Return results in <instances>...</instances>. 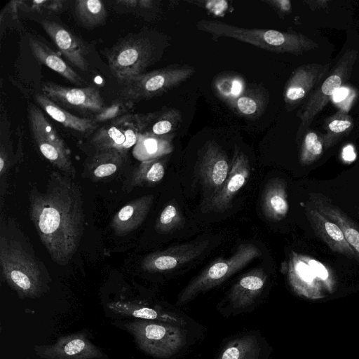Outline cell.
<instances>
[{
	"mask_svg": "<svg viewBox=\"0 0 359 359\" xmlns=\"http://www.w3.org/2000/svg\"><path fill=\"white\" fill-rule=\"evenodd\" d=\"M29 216L52 259L60 266L76 252L84 230L81 189L73 178L52 172L44 191H29Z\"/></svg>",
	"mask_w": 359,
	"mask_h": 359,
	"instance_id": "1",
	"label": "cell"
},
{
	"mask_svg": "<svg viewBox=\"0 0 359 359\" xmlns=\"http://www.w3.org/2000/svg\"><path fill=\"white\" fill-rule=\"evenodd\" d=\"M124 326L143 352L158 359H177L200 337L182 327L158 321L137 319Z\"/></svg>",
	"mask_w": 359,
	"mask_h": 359,
	"instance_id": "2",
	"label": "cell"
},
{
	"mask_svg": "<svg viewBox=\"0 0 359 359\" xmlns=\"http://www.w3.org/2000/svg\"><path fill=\"white\" fill-rule=\"evenodd\" d=\"M0 264L2 277L21 298H34L45 291L43 268L19 241L1 236Z\"/></svg>",
	"mask_w": 359,
	"mask_h": 359,
	"instance_id": "3",
	"label": "cell"
},
{
	"mask_svg": "<svg viewBox=\"0 0 359 359\" xmlns=\"http://www.w3.org/2000/svg\"><path fill=\"white\" fill-rule=\"evenodd\" d=\"M198 29L213 35L232 38L276 53H299L309 47L304 36L268 29L242 28L219 20H203Z\"/></svg>",
	"mask_w": 359,
	"mask_h": 359,
	"instance_id": "4",
	"label": "cell"
},
{
	"mask_svg": "<svg viewBox=\"0 0 359 359\" xmlns=\"http://www.w3.org/2000/svg\"><path fill=\"white\" fill-rule=\"evenodd\" d=\"M261 254L255 245L241 244L231 257L212 262L193 278L179 294L177 306H184L199 294L220 285Z\"/></svg>",
	"mask_w": 359,
	"mask_h": 359,
	"instance_id": "5",
	"label": "cell"
},
{
	"mask_svg": "<svg viewBox=\"0 0 359 359\" xmlns=\"http://www.w3.org/2000/svg\"><path fill=\"white\" fill-rule=\"evenodd\" d=\"M155 48L143 36H128L106 53L112 74L123 85L142 74L154 60Z\"/></svg>",
	"mask_w": 359,
	"mask_h": 359,
	"instance_id": "6",
	"label": "cell"
},
{
	"mask_svg": "<svg viewBox=\"0 0 359 359\" xmlns=\"http://www.w3.org/2000/svg\"><path fill=\"white\" fill-rule=\"evenodd\" d=\"M158 113L128 114L109 121L95 133L92 144L97 151L115 149L126 154Z\"/></svg>",
	"mask_w": 359,
	"mask_h": 359,
	"instance_id": "7",
	"label": "cell"
},
{
	"mask_svg": "<svg viewBox=\"0 0 359 359\" xmlns=\"http://www.w3.org/2000/svg\"><path fill=\"white\" fill-rule=\"evenodd\" d=\"M189 65H171L135 77L124 85L123 99L131 102L147 100L158 96L179 86L194 73Z\"/></svg>",
	"mask_w": 359,
	"mask_h": 359,
	"instance_id": "8",
	"label": "cell"
},
{
	"mask_svg": "<svg viewBox=\"0 0 359 359\" xmlns=\"http://www.w3.org/2000/svg\"><path fill=\"white\" fill-rule=\"evenodd\" d=\"M28 119L32 136L43 156L65 175L73 178L76 170L69 150L37 106L28 107Z\"/></svg>",
	"mask_w": 359,
	"mask_h": 359,
	"instance_id": "9",
	"label": "cell"
},
{
	"mask_svg": "<svg viewBox=\"0 0 359 359\" xmlns=\"http://www.w3.org/2000/svg\"><path fill=\"white\" fill-rule=\"evenodd\" d=\"M267 280V274L261 268L245 273L218 304L217 311L225 318L251 312L259 303Z\"/></svg>",
	"mask_w": 359,
	"mask_h": 359,
	"instance_id": "10",
	"label": "cell"
},
{
	"mask_svg": "<svg viewBox=\"0 0 359 359\" xmlns=\"http://www.w3.org/2000/svg\"><path fill=\"white\" fill-rule=\"evenodd\" d=\"M110 310L119 315L138 320L169 323L185 328L201 336L205 328L182 311L160 305L149 306L134 302H114L109 304Z\"/></svg>",
	"mask_w": 359,
	"mask_h": 359,
	"instance_id": "11",
	"label": "cell"
},
{
	"mask_svg": "<svg viewBox=\"0 0 359 359\" xmlns=\"http://www.w3.org/2000/svg\"><path fill=\"white\" fill-rule=\"evenodd\" d=\"M43 94L66 108L99 113L104 103L99 90L93 87L70 88L47 81L41 85Z\"/></svg>",
	"mask_w": 359,
	"mask_h": 359,
	"instance_id": "12",
	"label": "cell"
},
{
	"mask_svg": "<svg viewBox=\"0 0 359 359\" xmlns=\"http://www.w3.org/2000/svg\"><path fill=\"white\" fill-rule=\"evenodd\" d=\"M34 351L43 359H100L102 351L82 332L62 336L52 344L35 346Z\"/></svg>",
	"mask_w": 359,
	"mask_h": 359,
	"instance_id": "13",
	"label": "cell"
},
{
	"mask_svg": "<svg viewBox=\"0 0 359 359\" xmlns=\"http://www.w3.org/2000/svg\"><path fill=\"white\" fill-rule=\"evenodd\" d=\"M269 349L259 332L246 331L228 339L214 359H269Z\"/></svg>",
	"mask_w": 359,
	"mask_h": 359,
	"instance_id": "14",
	"label": "cell"
},
{
	"mask_svg": "<svg viewBox=\"0 0 359 359\" xmlns=\"http://www.w3.org/2000/svg\"><path fill=\"white\" fill-rule=\"evenodd\" d=\"M208 245L207 241L186 243L146 256L141 264L147 272L172 271L199 256Z\"/></svg>",
	"mask_w": 359,
	"mask_h": 359,
	"instance_id": "15",
	"label": "cell"
},
{
	"mask_svg": "<svg viewBox=\"0 0 359 359\" xmlns=\"http://www.w3.org/2000/svg\"><path fill=\"white\" fill-rule=\"evenodd\" d=\"M250 175V165L248 157L240 150H236L224 184L217 194L208 200L206 210L222 212L229 208L232 199L245 184Z\"/></svg>",
	"mask_w": 359,
	"mask_h": 359,
	"instance_id": "16",
	"label": "cell"
},
{
	"mask_svg": "<svg viewBox=\"0 0 359 359\" xmlns=\"http://www.w3.org/2000/svg\"><path fill=\"white\" fill-rule=\"evenodd\" d=\"M230 168L224 151L216 143L208 142L202 151L198 174L203 184L212 192V196L221 190Z\"/></svg>",
	"mask_w": 359,
	"mask_h": 359,
	"instance_id": "17",
	"label": "cell"
},
{
	"mask_svg": "<svg viewBox=\"0 0 359 359\" xmlns=\"http://www.w3.org/2000/svg\"><path fill=\"white\" fill-rule=\"evenodd\" d=\"M41 25L72 65L82 71L88 69L87 49L81 40L55 22L43 20Z\"/></svg>",
	"mask_w": 359,
	"mask_h": 359,
	"instance_id": "18",
	"label": "cell"
},
{
	"mask_svg": "<svg viewBox=\"0 0 359 359\" xmlns=\"http://www.w3.org/2000/svg\"><path fill=\"white\" fill-rule=\"evenodd\" d=\"M306 212L316 233L332 250L358 260L354 251L346 241L341 228L336 223L326 217L314 207H308Z\"/></svg>",
	"mask_w": 359,
	"mask_h": 359,
	"instance_id": "19",
	"label": "cell"
},
{
	"mask_svg": "<svg viewBox=\"0 0 359 359\" xmlns=\"http://www.w3.org/2000/svg\"><path fill=\"white\" fill-rule=\"evenodd\" d=\"M154 201L152 195L133 199L113 217L111 228L117 236H125L137 229L146 219Z\"/></svg>",
	"mask_w": 359,
	"mask_h": 359,
	"instance_id": "20",
	"label": "cell"
},
{
	"mask_svg": "<svg viewBox=\"0 0 359 359\" xmlns=\"http://www.w3.org/2000/svg\"><path fill=\"white\" fill-rule=\"evenodd\" d=\"M310 196L313 207L341 228L346 241L354 251L359 261V226L342 210L328 201L325 197L313 194H311Z\"/></svg>",
	"mask_w": 359,
	"mask_h": 359,
	"instance_id": "21",
	"label": "cell"
},
{
	"mask_svg": "<svg viewBox=\"0 0 359 359\" xmlns=\"http://www.w3.org/2000/svg\"><path fill=\"white\" fill-rule=\"evenodd\" d=\"M126 156L115 149L98 151L86 163L84 176L94 181L113 176L123 166Z\"/></svg>",
	"mask_w": 359,
	"mask_h": 359,
	"instance_id": "22",
	"label": "cell"
},
{
	"mask_svg": "<svg viewBox=\"0 0 359 359\" xmlns=\"http://www.w3.org/2000/svg\"><path fill=\"white\" fill-rule=\"evenodd\" d=\"M287 278L292 287L304 295L318 293L319 284L302 255L292 252L287 266Z\"/></svg>",
	"mask_w": 359,
	"mask_h": 359,
	"instance_id": "23",
	"label": "cell"
},
{
	"mask_svg": "<svg viewBox=\"0 0 359 359\" xmlns=\"http://www.w3.org/2000/svg\"><path fill=\"white\" fill-rule=\"evenodd\" d=\"M172 138L173 134L157 135L144 130L139 135L133 149V155L140 162L163 157L173 150Z\"/></svg>",
	"mask_w": 359,
	"mask_h": 359,
	"instance_id": "24",
	"label": "cell"
},
{
	"mask_svg": "<svg viewBox=\"0 0 359 359\" xmlns=\"http://www.w3.org/2000/svg\"><path fill=\"white\" fill-rule=\"evenodd\" d=\"M262 208L271 220L280 221L286 217L289 205L285 181L273 179L267 184L262 194Z\"/></svg>",
	"mask_w": 359,
	"mask_h": 359,
	"instance_id": "25",
	"label": "cell"
},
{
	"mask_svg": "<svg viewBox=\"0 0 359 359\" xmlns=\"http://www.w3.org/2000/svg\"><path fill=\"white\" fill-rule=\"evenodd\" d=\"M29 44L34 57L41 63L75 84L84 82L82 77L46 44L33 37L29 39Z\"/></svg>",
	"mask_w": 359,
	"mask_h": 359,
	"instance_id": "26",
	"label": "cell"
},
{
	"mask_svg": "<svg viewBox=\"0 0 359 359\" xmlns=\"http://www.w3.org/2000/svg\"><path fill=\"white\" fill-rule=\"evenodd\" d=\"M34 97L39 106L49 116L66 128L86 133L92 131L96 127L93 119L80 118L70 114L43 94H36Z\"/></svg>",
	"mask_w": 359,
	"mask_h": 359,
	"instance_id": "27",
	"label": "cell"
},
{
	"mask_svg": "<svg viewBox=\"0 0 359 359\" xmlns=\"http://www.w3.org/2000/svg\"><path fill=\"white\" fill-rule=\"evenodd\" d=\"M165 175V161L163 157L141 162L133 170L126 189L130 191L137 186H149L159 182Z\"/></svg>",
	"mask_w": 359,
	"mask_h": 359,
	"instance_id": "28",
	"label": "cell"
},
{
	"mask_svg": "<svg viewBox=\"0 0 359 359\" xmlns=\"http://www.w3.org/2000/svg\"><path fill=\"white\" fill-rule=\"evenodd\" d=\"M268 95L264 90L258 88L244 90L233 100V107L237 113L245 118H256L264 111Z\"/></svg>",
	"mask_w": 359,
	"mask_h": 359,
	"instance_id": "29",
	"label": "cell"
},
{
	"mask_svg": "<svg viewBox=\"0 0 359 359\" xmlns=\"http://www.w3.org/2000/svg\"><path fill=\"white\" fill-rule=\"evenodd\" d=\"M313 76L311 71L306 67L297 69L288 81L285 90V101L291 104L305 97L312 86Z\"/></svg>",
	"mask_w": 359,
	"mask_h": 359,
	"instance_id": "30",
	"label": "cell"
},
{
	"mask_svg": "<svg viewBox=\"0 0 359 359\" xmlns=\"http://www.w3.org/2000/svg\"><path fill=\"white\" fill-rule=\"evenodd\" d=\"M74 8L77 18L86 27L98 26L106 19L107 11L101 1L78 0Z\"/></svg>",
	"mask_w": 359,
	"mask_h": 359,
	"instance_id": "31",
	"label": "cell"
},
{
	"mask_svg": "<svg viewBox=\"0 0 359 359\" xmlns=\"http://www.w3.org/2000/svg\"><path fill=\"white\" fill-rule=\"evenodd\" d=\"M341 84V79L338 74H332L327 78L320 88V91L306 106L302 116L303 123L308 121L325 104V97L333 95L334 92L340 88Z\"/></svg>",
	"mask_w": 359,
	"mask_h": 359,
	"instance_id": "32",
	"label": "cell"
},
{
	"mask_svg": "<svg viewBox=\"0 0 359 359\" xmlns=\"http://www.w3.org/2000/svg\"><path fill=\"white\" fill-rule=\"evenodd\" d=\"M182 114L175 108L168 109L161 113H158L156 117L151 123L149 130H147L157 135H168L173 134L181 123Z\"/></svg>",
	"mask_w": 359,
	"mask_h": 359,
	"instance_id": "33",
	"label": "cell"
},
{
	"mask_svg": "<svg viewBox=\"0 0 359 359\" xmlns=\"http://www.w3.org/2000/svg\"><path fill=\"white\" fill-rule=\"evenodd\" d=\"M184 218L178 208L173 203H169L163 209L156 219L155 229L161 233H167L182 226Z\"/></svg>",
	"mask_w": 359,
	"mask_h": 359,
	"instance_id": "34",
	"label": "cell"
},
{
	"mask_svg": "<svg viewBox=\"0 0 359 359\" xmlns=\"http://www.w3.org/2000/svg\"><path fill=\"white\" fill-rule=\"evenodd\" d=\"M134 107V102L124 99L114 102L110 105L104 107L96 114L93 121L96 123L111 121L121 116L128 114Z\"/></svg>",
	"mask_w": 359,
	"mask_h": 359,
	"instance_id": "35",
	"label": "cell"
},
{
	"mask_svg": "<svg viewBox=\"0 0 359 359\" xmlns=\"http://www.w3.org/2000/svg\"><path fill=\"white\" fill-rule=\"evenodd\" d=\"M323 144L315 133H309L304 137L300 153L302 165H309L322 154Z\"/></svg>",
	"mask_w": 359,
	"mask_h": 359,
	"instance_id": "36",
	"label": "cell"
},
{
	"mask_svg": "<svg viewBox=\"0 0 359 359\" xmlns=\"http://www.w3.org/2000/svg\"><path fill=\"white\" fill-rule=\"evenodd\" d=\"M156 3L151 0H119L114 2V6L118 12L144 16L154 11Z\"/></svg>",
	"mask_w": 359,
	"mask_h": 359,
	"instance_id": "37",
	"label": "cell"
},
{
	"mask_svg": "<svg viewBox=\"0 0 359 359\" xmlns=\"http://www.w3.org/2000/svg\"><path fill=\"white\" fill-rule=\"evenodd\" d=\"M217 91L225 98L236 99L244 90L243 81L237 76L220 78L215 83Z\"/></svg>",
	"mask_w": 359,
	"mask_h": 359,
	"instance_id": "38",
	"label": "cell"
},
{
	"mask_svg": "<svg viewBox=\"0 0 359 359\" xmlns=\"http://www.w3.org/2000/svg\"><path fill=\"white\" fill-rule=\"evenodd\" d=\"M65 1H20V8L32 12L57 13L62 11Z\"/></svg>",
	"mask_w": 359,
	"mask_h": 359,
	"instance_id": "39",
	"label": "cell"
},
{
	"mask_svg": "<svg viewBox=\"0 0 359 359\" xmlns=\"http://www.w3.org/2000/svg\"><path fill=\"white\" fill-rule=\"evenodd\" d=\"M304 261L309 264L314 275L328 287H331L332 276L327 268L321 262L310 257L302 255Z\"/></svg>",
	"mask_w": 359,
	"mask_h": 359,
	"instance_id": "40",
	"label": "cell"
},
{
	"mask_svg": "<svg viewBox=\"0 0 359 359\" xmlns=\"http://www.w3.org/2000/svg\"><path fill=\"white\" fill-rule=\"evenodd\" d=\"M11 166V160L6 148L1 144L0 149V177L1 185L6 181L9 169Z\"/></svg>",
	"mask_w": 359,
	"mask_h": 359,
	"instance_id": "41",
	"label": "cell"
},
{
	"mask_svg": "<svg viewBox=\"0 0 359 359\" xmlns=\"http://www.w3.org/2000/svg\"><path fill=\"white\" fill-rule=\"evenodd\" d=\"M351 123L346 119H334L328 126L329 130L333 133H341L350 128Z\"/></svg>",
	"mask_w": 359,
	"mask_h": 359,
	"instance_id": "42",
	"label": "cell"
},
{
	"mask_svg": "<svg viewBox=\"0 0 359 359\" xmlns=\"http://www.w3.org/2000/svg\"><path fill=\"white\" fill-rule=\"evenodd\" d=\"M266 3L270 4L280 12H287L291 8L290 2L287 0L267 1Z\"/></svg>",
	"mask_w": 359,
	"mask_h": 359,
	"instance_id": "43",
	"label": "cell"
},
{
	"mask_svg": "<svg viewBox=\"0 0 359 359\" xmlns=\"http://www.w3.org/2000/svg\"><path fill=\"white\" fill-rule=\"evenodd\" d=\"M343 158L346 161H352L355 158V154L352 146L348 145L344 148L342 152Z\"/></svg>",
	"mask_w": 359,
	"mask_h": 359,
	"instance_id": "44",
	"label": "cell"
},
{
	"mask_svg": "<svg viewBox=\"0 0 359 359\" xmlns=\"http://www.w3.org/2000/svg\"><path fill=\"white\" fill-rule=\"evenodd\" d=\"M348 90L345 88H339L333 94V100L334 102H341L348 95Z\"/></svg>",
	"mask_w": 359,
	"mask_h": 359,
	"instance_id": "45",
	"label": "cell"
}]
</instances>
